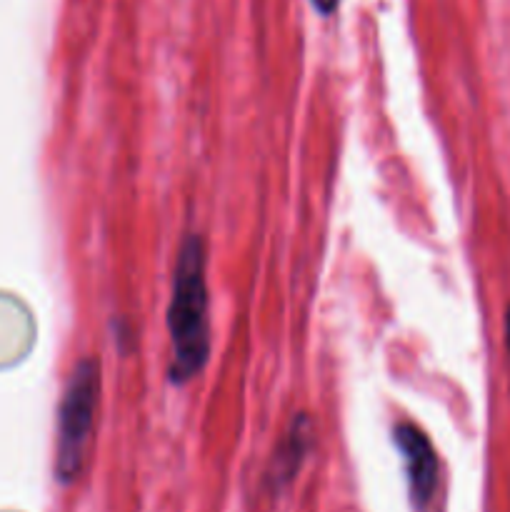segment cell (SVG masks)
Instances as JSON below:
<instances>
[{"instance_id": "6da1fadb", "label": "cell", "mask_w": 510, "mask_h": 512, "mask_svg": "<svg viewBox=\"0 0 510 512\" xmlns=\"http://www.w3.org/2000/svg\"><path fill=\"white\" fill-rule=\"evenodd\" d=\"M168 333L173 343L170 380H193L210 355L208 285H205V245L200 235H185L173 270V295L168 305Z\"/></svg>"}, {"instance_id": "7a4b0ae2", "label": "cell", "mask_w": 510, "mask_h": 512, "mask_svg": "<svg viewBox=\"0 0 510 512\" xmlns=\"http://www.w3.org/2000/svg\"><path fill=\"white\" fill-rule=\"evenodd\" d=\"M100 395V360L83 358L65 383L58 408V445H55V475L63 485L80 478L93 438L95 408Z\"/></svg>"}, {"instance_id": "3957f363", "label": "cell", "mask_w": 510, "mask_h": 512, "mask_svg": "<svg viewBox=\"0 0 510 512\" xmlns=\"http://www.w3.org/2000/svg\"><path fill=\"white\" fill-rule=\"evenodd\" d=\"M395 443L403 455L413 508L418 512H428L440 483L438 455H435L433 445L425 438L423 430L413 423H400L395 428Z\"/></svg>"}, {"instance_id": "277c9868", "label": "cell", "mask_w": 510, "mask_h": 512, "mask_svg": "<svg viewBox=\"0 0 510 512\" xmlns=\"http://www.w3.org/2000/svg\"><path fill=\"white\" fill-rule=\"evenodd\" d=\"M310 450H313V423H310L308 415L298 413L290 420L288 430L275 448L268 473H265V485L273 493L283 490L298 475L300 465L305 463Z\"/></svg>"}, {"instance_id": "5b68a950", "label": "cell", "mask_w": 510, "mask_h": 512, "mask_svg": "<svg viewBox=\"0 0 510 512\" xmlns=\"http://www.w3.org/2000/svg\"><path fill=\"white\" fill-rule=\"evenodd\" d=\"M310 3L315 5V10H318L320 15H330V13H335V10H338L340 0H310Z\"/></svg>"}, {"instance_id": "8992f818", "label": "cell", "mask_w": 510, "mask_h": 512, "mask_svg": "<svg viewBox=\"0 0 510 512\" xmlns=\"http://www.w3.org/2000/svg\"><path fill=\"white\" fill-rule=\"evenodd\" d=\"M505 345H508V355H510V305L505 310Z\"/></svg>"}]
</instances>
